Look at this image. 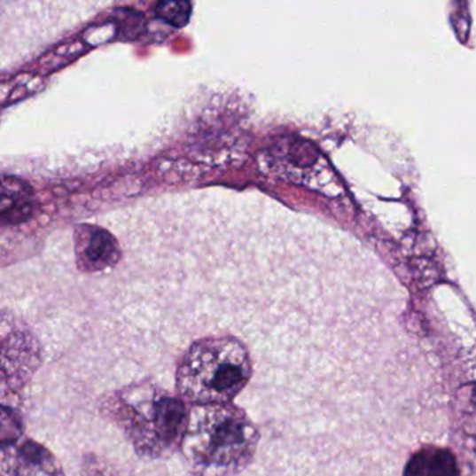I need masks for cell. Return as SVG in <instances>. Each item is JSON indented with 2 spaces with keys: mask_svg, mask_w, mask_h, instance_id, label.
Instances as JSON below:
<instances>
[{
  "mask_svg": "<svg viewBox=\"0 0 476 476\" xmlns=\"http://www.w3.org/2000/svg\"><path fill=\"white\" fill-rule=\"evenodd\" d=\"M101 412L118 425L144 460H164L182 447L189 412L181 398L142 381L102 398Z\"/></svg>",
  "mask_w": 476,
  "mask_h": 476,
  "instance_id": "obj_1",
  "label": "cell"
},
{
  "mask_svg": "<svg viewBox=\"0 0 476 476\" xmlns=\"http://www.w3.org/2000/svg\"><path fill=\"white\" fill-rule=\"evenodd\" d=\"M260 433L237 405H198L191 410L182 453L196 476H235L256 456Z\"/></svg>",
  "mask_w": 476,
  "mask_h": 476,
  "instance_id": "obj_2",
  "label": "cell"
},
{
  "mask_svg": "<svg viewBox=\"0 0 476 476\" xmlns=\"http://www.w3.org/2000/svg\"><path fill=\"white\" fill-rule=\"evenodd\" d=\"M254 368L249 349L230 335L193 342L176 371L177 390L196 405L230 404L246 387Z\"/></svg>",
  "mask_w": 476,
  "mask_h": 476,
  "instance_id": "obj_3",
  "label": "cell"
},
{
  "mask_svg": "<svg viewBox=\"0 0 476 476\" xmlns=\"http://www.w3.org/2000/svg\"><path fill=\"white\" fill-rule=\"evenodd\" d=\"M41 352L30 332L4 325L2 394L21 390L40 366Z\"/></svg>",
  "mask_w": 476,
  "mask_h": 476,
  "instance_id": "obj_4",
  "label": "cell"
},
{
  "mask_svg": "<svg viewBox=\"0 0 476 476\" xmlns=\"http://www.w3.org/2000/svg\"><path fill=\"white\" fill-rule=\"evenodd\" d=\"M0 456L2 476H65L56 456L43 444L26 437L4 441Z\"/></svg>",
  "mask_w": 476,
  "mask_h": 476,
  "instance_id": "obj_5",
  "label": "cell"
},
{
  "mask_svg": "<svg viewBox=\"0 0 476 476\" xmlns=\"http://www.w3.org/2000/svg\"><path fill=\"white\" fill-rule=\"evenodd\" d=\"M79 267L87 271L111 269L121 256V249L109 230L96 225H82L76 232Z\"/></svg>",
  "mask_w": 476,
  "mask_h": 476,
  "instance_id": "obj_6",
  "label": "cell"
},
{
  "mask_svg": "<svg viewBox=\"0 0 476 476\" xmlns=\"http://www.w3.org/2000/svg\"><path fill=\"white\" fill-rule=\"evenodd\" d=\"M456 456L441 447L427 446L410 456L404 476H456Z\"/></svg>",
  "mask_w": 476,
  "mask_h": 476,
  "instance_id": "obj_7",
  "label": "cell"
},
{
  "mask_svg": "<svg viewBox=\"0 0 476 476\" xmlns=\"http://www.w3.org/2000/svg\"><path fill=\"white\" fill-rule=\"evenodd\" d=\"M191 4L189 2H162L158 4L155 13L175 27H183L191 17Z\"/></svg>",
  "mask_w": 476,
  "mask_h": 476,
  "instance_id": "obj_8",
  "label": "cell"
}]
</instances>
